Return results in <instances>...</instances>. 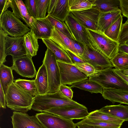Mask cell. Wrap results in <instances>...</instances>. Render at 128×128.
<instances>
[{"label": "cell", "instance_id": "obj_37", "mask_svg": "<svg viewBox=\"0 0 128 128\" xmlns=\"http://www.w3.org/2000/svg\"><path fill=\"white\" fill-rule=\"evenodd\" d=\"M8 34L6 33L1 27H0V66L6 61V44L5 37Z\"/></svg>", "mask_w": 128, "mask_h": 128}, {"label": "cell", "instance_id": "obj_36", "mask_svg": "<svg viewBox=\"0 0 128 128\" xmlns=\"http://www.w3.org/2000/svg\"><path fill=\"white\" fill-rule=\"evenodd\" d=\"M37 19L45 18L50 0H35Z\"/></svg>", "mask_w": 128, "mask_h": 128}, {"label": "cell", "instance_id": "obj_13", "mask_svg": "<svg viewBox=\"0 0 128 128\" xmlns=\"http://www.w3.org/2000/svg\"><path fill=\"white\" fill-rule=\"evenodd\" d=\"M64 22L74 40L83 46H90L84 27L70 13Z\"/></svg>", "mask_w": 128, "mask_h": 128}, {"label": "cell", "instance_id": "obj_45", "mask_svg": "<svg viewBox=\"0 0 128 128\" xmlns=\"http://www.w3.org/2000/svg\"><path fill=\"white\" fill-rule=\"evenodd\" d=\"M6 98L5 95L4 91L2 87V86L0 84V106L4 108H6Z\"/></svg>", "mask_w": 128, "mask_h": 128}, {"label": "cell", "instance_id": "obj_18", "mask_svg": "<svg viewBox=\"0 0 128 128\" xmlns=\"http://www.w3.org/2000/svg\"><path fill=\"white\" fill-rule=\"evenodd\" d=\"M52 27L51 34L49 38L65 50H69L78 57V54L74 46L71 38L54 27Z\"/></svg>", "mask_w": 128, "mask_h": 128}, {"label": "cell", "instance_id": "obj_12", "mask_svg": "<svg viewBox=\"0 0 128 128\" xmlns=\"http://www.w3.org/2000/svg\"><path fill=\"white\" fill-rule=\"evenodd\" d=\"M47 112L65 118L72 120L84 119L86 118L90 113L87 108L66 106L54 108L46 111Z\"/></svg>", "mask_w": 128, "mask_h": 128}, {"label": "cell", "instance_id": "obj_17", "mask_svg": "<svg viewBox=\"0 0 128 128\" xmlns=\"http://www.w3.org/2000/svg\"><path fill=\"white\" fill-rule=\"evenodd\" d=\"M52 28L46 18L42 19L34 18L30 29L38 38L42 39L49 38Z\"/></svg>", "mask_w": 128, "mask_h": 128}, {"label": "cell", "instance_id": "obj_48", "mask_svg": "<svg viewBox=\"0 0 128 128\" xmlns=\"http://www.w3.org/2000/svg\"><path fill=\"white\" fill-rule=\"evenodd\" d=\"M10 0H6V1L3 9L0 13V15L1 16L2 14L8 8L10 7Z\"/></svg>", "mask_w": 128, "mask_h": 128}, {"label": "cell", "instance_id": "obj_38", "mask_svg": "<svg viewBox=\"0 0 128 128\" xmlns=\"http://www.w3.org/2000/svg\"><path fill=\"white\" fill-rule=\"evenodd\" d=\"M73 64L88 77L93 74L96 71L92 65L87 62L74 63Z\"/></svg>", "mask_w": 128, "mask_h": 128}, {"label": "cell", "instance_id": "obj_9", "mask_svg": "<svg viewBox=\"0 0 128 128\" xmlns=\"http://www.w3.org/2000/svg\"><path fill=\"white\" fill-rule=\"evenodd\" d=\"M36 116L45 128H76L72 120L68 119L46 112L36 114Z\"/></svg>", "mask_w": 128, "mask_h": 128}, {"label": "cell", "instance_id": "obj_23", "mask_svg": "<svg viewBox=\"0 0 128 128\" xmlns=\"http://www.w3.org/2000/svg\"><path fill=\"white\" fill-rule=\"evenodd\" d=\"M121 13L120 9L106 12H100L97 30L104 32L121 15Z\"/></svg>", "mask_w": 128, "mask_h": 128}, {"label": "cell", "instance_id": "obj_50", "mask_svg": "<svg viewBox=\"0 0 128 128\" xmlns=\"http://www.w3.org/2000/svg\"><path fill=\"white\" fill-rule=\"evenodd\" d=\"M6 0H0V13L2 11L5 3Z\"/></svg>", "mask_w": 128, "mask_h": 128}, {"label": "cell", "instance_id": "obj_29", "mask_svg": "<svg viewBox=\"0 0 128 128\" xmlns=\"http://www.w3.org/2000/svg\"><path fill=\"white\" fill-rule=\"evenodd\" d=\"M122 20V16L121 15L103 32L112 40L118 42Z\"/></svg>", "mask_w": 128, "mask_h": 128}, {"label": "cell", "instance_id": "obj_27", "mask_svg": "<svg viewBox=\"0 0 128 128\" xmlns=\"http://www.w3.org/2000/svg\"><path fill=\"white\" fill-rule=\"evenodd\" d=\"M96 6L93 8L100 12H106L120 9V0H93Z\"/></svg>", "mask_w": 128, "mask_h": 128}, {"label": "cell", "instance_id": "obj_5", "mask_svg": "<svg viewBox=\"0 0 128 128\" xmlns=\"http://www.w3.org/2000/svg\"><path fill=\"white\" fill-rule=\"evenodd\" d=\"M42 62L46 66L48 77V85L47 93H54L59 90L61 84L60 71L56 59L48 48Z\"/></svg>", "mask_w": 128, "mask_h": 128}, {"label": "cell", "instance_id": "obj_35", "mask_svg": "<svg viewBox=\"0 0 128 128\" xmlns=\"http://www.w3.org/2000/svg\"><path fill=\"white\" fill-rule=\"evenodd\" d=\"M46 18L52 27L70 38L74 40L64 21H60L48 14L46 16Z\"/></svg>", "mask_w": 128, "mask_h": 128}, {"label": "cell", "instance_id": "obj_32", "mask_svg": "<svg viewBox=\"0 0 128 128\" xmlns=\"http://www.w3.org/2000/svg\"><path fill=\"white\" fill-rule=\"evenodd\" d=\"M70 11H80L91 8L96 6L93 0H68Z\"/></svg>", "mask_w": 128, "mask_h": 128}, {"label": "cell", "instance_id": "obj_11", "mask_svg": "<svg viewBox=\"0 0 128 128\" xmlns=\"http://www.w3.org/2000/svg\"><path fill=\"white\" fill-rule=\"evenodd\" d=\"M32 58L28 55L12 58L13 64L11 68L12 70L22 77L31 78L34 77L37 72Z\"/></svg>", "mask_w": 128, "mask_h": 128}, {"label": "cell", "instance_id": "obj_20", "mask_svg": "<svg viewBox=\"0 0 128 128\" xmlns=\"http://www.w3.org/2000/svg\"><path fill=\"white\" fill-rule=\"evenodd\" d=\"M102 96L112 103L118 102L128 105V90L103 89Z\"/></svg>", "mask_w": 128, "mask_h": 128}, {"label": "cell", "instance_id": "obj_4", "mask_svg": "<svg viewBox=\"0 0 128 128\" xmlns=\"http://www.w3.org/2000/svg\"><path fill=\"white\" fill-rule=\"evenodd\" d=\"M0 27L4 31L12 37L23 36L31 30L7 9L0 16Z\"/></svg>", "mask_w": 128, "mask_h": 128}, {"label": "cell", "instance_id": "obj_19", "mask_svg": "<svg viewBox=\"0 0 128 128\" xmlns=\"http://www.w3.org/2000/svg\"><path fill=\"white\" fill-rule=\"evenodd\" d=\"M10 7L15 16L22 20L30 29L33 18L28 13L25 4L22 0H10Z\"/></svg>", "mask_w": 128, "mask_h": 128}, {"label": "cell", "instance_id": "obj_51", "mask_svg": "<svg viewBox=\"0 0 128 128\" xmlns=\"http://www.w3.org/2000/svg\"><path fill=\"white\" fill-rule=\"evenodd\" d=\"M121 72L124 75L128 76V68L123 70Z\"/></svg>", "mask_w": 128, "mask_h": 128}, {"label": "cell", "instance_id": "obj_3", "mask_svg": "<svg viewBox=\"0 0 128 128\" xmlns=\"http://www.w3.org/2000/svg\"><path fill=\"white\" fill-rule=\"evenodd\" d=\"M89 79L96 82L103 89L128 90V84L116 74L112 68L96 71Z\"/></svg>", "mask_w": 128, "mask_h": 128}, {"label": "cell", "instance_id": "obj_6", "mask_svg": "<svg viewBox=\"0 0 128 128\" xmlns=\"http://www.w3.org/2000/svg\"><path fill=\"white\" fill-rule=\"evenodd\" d=\"M83 46V53L79 57L92 65L96 71L114 67L110 60L102 53L95 50L88 46Z\"/></svg>", "mask_w": 128, "mask_h": 128}, {"label": "cell", "instance_id": "obj_30", "mask_svg": "<svg viewBox=\"0 0 128 128\" xmlns=\"http://www.w3.org/2000/svg\"><path fill=\"white\" fill-rule=\"evenodd\" d=\"M86 118L96 120L110 122L122 125L124 121L113 117L96 110L90 113Z\"/></svg>", "mask_w": 128, "mask_h": 128}, {"label": "cell", "instance_id": "obj_47", "mask_svg": "<svg viewBox=\"0 0 128 128\" xmlns=\"http://www.w3.org/2000/svg\"><path fill=\"white\" fill-rule=\"evenodd\" d=\"M119 52H124L128 54V45L124 43L120 44Z\"/></svg>", "mask_w": 128, "mask_h": 128}, {"label": "cell", "instance_id": "obj_26", "mask_svg": "<svg viewBox=\"0 0 128 128\" xmlns=\"http://www.w3.org/2000/svg\"><path fill=\"white\" fill-rule=\"evenodd\" d=\"M12 70L11 67L4 64L0 66V83L5 95L10 86L14 82Z\"/></svg>", "mask_w": 128, "mask_h": 128}, {"label": "cell", "instance_id": "obj_33", "mask_svg": "<svg viewBox=\"0 0 128 128\" xmlns=\"http://www.w3.org/2000/svg\"><path fill=\"white\" fill-rule=\"evenodd\" d=\"M110 60L116 69L122 71L128 68V54L126 53L119 52Z\"/></svg>", "mask_w": 128, "mask_h": 128}, {"label": "cell", "instance_id": "obj_22", "mask_svg": "<svg viewBox=\"0 0 128 128\" xmlns=\"http://www.w3.org/2000/svg\"><path fill=\"white\" fill-rule=\"evenodd\" d=\"M98 110L125 121H128V106L121 105H106Z\"/></svg>", "mask_w": 128, "mask_h": 128}, {"label": "cell", "instance_id": "obj_41", "mask_svg": "<svg viewBox=\"0 0 128 128\" xmlns=\"http://www.w3.org/2000/svg\"><path fill=\"white\" fill-rule=\"evenodd\" d=\"M59 90L62 94L66 97L72 100L73 96V93L71 86L69 87L66 85L61 84Z\"/></svg>", "mask_w": 128, "mask_h": 128}, {"label": "cell", "instance_id": "obj_42", "mask_svg": "<svg viewBox=\"0 0 128 128\" xmlns=\"http://www.w3.org/2000/svg\"><path fill=\"white\" fill-rule=\"evenodd\" d=\"M120 8L123 16L128 20V0H120Z\"/></svg>", "mask_w": 128, "mask_h": 128}, {"label": "cell", "instance_id": "obj_39", "mask_svg": "<svg viewBox=\"0 0 128 128\" xmlns=\"http://www.w3.org/2000/svg\"><path fill=\"white\" fill-rule=\"evenodd\" d=\"M127 41H128V20L122 24L118 42L120 44H123Z\"/></svg>", "mask_w": 128, "mask_h": 128}, {"label": "cell", "instance_id": "obj_24", "mask_svg": "<svg viewBox=\"0 0 128 128\" xmlns=\"http://www.w3.org/2000/svg\"><path fill=\"white\" fill-rule=\"evenodd\" d=\"M35 82L38 93L44 94L48 91V81L46 70L43 64L39 68L36 75Z\"/></svg>", "mask_w": 128, "mask_h": 128}, {"label": "cell", "instance_id": "obj_7", "mask_svg": "<svg viewBox=\"0 0 128 128\" xmlns=\"http://www.w3.org/2000/svg\"><path fill=\"white\" fill-rule=\"evenodd\" d=\"M42 104L46 110L55 108L66 106L86 108L66 97L59 89L54 93H47L45 94L42 99Z\"/></svg>", "mask_w": 128, "mask_h": 128}, {"label": "cell", "instance_id": "obj_34", "mask_svg": "<svg viewBox=\"0 0 128 128\" xmlns=\"http://www.w3.org/2000/svg\"><path fill=\"white\" fill-rule=\"evenodd\" d=\"M80 124H87L98 128H120L122 125L110 122L100 121L85 118L76 124L77 126Z\"/></svg>", "mask_w": 128, "mask_h": 128}, {"label": "cell", "instance_id": "obj_21", "mask_svg": "<svg viewBox=\"0 0 128 128\" xmlns=\"http://www.w3.org/2000/svg\"><path fill=\"white\" fill-rule=\"evenodd\" d=\"M42 40L47 48L54 54L57 60L68 64H74L66 51L54 42L49 38Z\"/></svg>", "mask_w": 128, "mask_h": 128}, {"label": "cell", "instance_id": "obj_15", "mask_svg": "<svg viewBox=\"0 0 128 128\" xmlns=\"http://www.w3.org/2000/svg\"><path fill=\"white\" fill-rule=\"evenodd\" d=\"M68 0H50L48 14L64 21L70 12Z\"/></svg>", "mask_w": 128, "mask_h": 128}, {"label": "cell", "instance_id": "obj_8", "mask_svg": "<svg viewBox=\"0 0 128 128\" xmlns=\"http://www.w3.org/2000/svg\"><path fill=\"white\" fill-rule=\"evenodd\" d=\"M57 60L60 71L61 84L70 85L88 79L73 64Z\"/></svg>", "mask_w": 128, "mask_h": 128}, {"label": "cell", "instance_id": "obj_31", "mask_svg": "<svg viewBox=\"0 0 128 128\" xmlns=\"http://www.w3.org/2000/svg\"><path fill=\"white\" fill-rule=\"evenodd\" d=\"M14 84L25 91L33 96L38 94L35 80H28L18 78L14 80Z\"/></svg>", "mask_w": 128, "mask_h": 128}, {"label": "cell", "instance_id": "obj_43", "mask_svg": "<svg viewBox=\"0 0 128 128\" xmlns=\"http://www.w3.org/2000/svg\"><path fill=\"white\" fill-rule=\"evenodd\" d=\"M71 40L74 48L78 54L79 57L83 53L84 51V46L82 45L75 40L72 39H71Z\"/></svg>", "mask_w": 128, "mask_h": 128}, {"label": "cell", "instance_id": "obj_10", "mask_svg": "<svg viewBox=\"0 0 128 128\" xmlns=\"http://www.w3.org/2000/svg\"><path fill=\"white\" fill-rule=\"evenodd\" d=\"M100 12L96 8L71 11L70 14L86 28L96 30Z\"/></svg>", "mask_w": 128, "mask_h": 128}, {"label": "cell", "instance_id": "obj_16", "mask_svg": "<svg viewBox=\"0 0 128 128\" xmlns=\"http://www.w3.org/2000/svg\"><path fill=\"white\" fill-rule=\"evenodd\" d=\"M24 36L10 37L7 34L5 38L6 56L10 55L12 58L19 57L27 55L23 46Z\"/></svg>", "mask_w": 128, "mask_h": 128}, {"label": "cell", "instance_id": "obj_1", "mask_svg": "<svg viewBox=\"0 0 128 128\" xmlns=\"http://www.w3.org/2000/svg\"><path fill=\"white\" fill-rule=\"evenodd\" d=\"M90 47L102 53L110 60L119 52V43L114 41L98 30L85 28Z\"/></svg>", "mask_w": 128, "mask_h": 128}, {"label": "cell", "instance_id": "obj_40", "mask_svg": "<svg viewBox=\"0 0 128 128\" xmlns=\"http://www.w3.org/2000/svg\"><path fill=\"white\" fill-rule=\"evenodd\" d=\"M24 4L27 11L32 17L36 18L37 12L35 0H26L24 1Z\"/></svg>", "mask_w": 128, "mask_h": 128}, {"label": "cell", "instance_id": "obj_44", "mask_svg": "<svg viewBox=\"0 0 128 128\" xmlns=\"http://www.w3.org/2000/svg\"><path fill=\"white\" fill-rule=\"evenodd\" d=\"M68 54L74 63H81L85 62L82 60L70 51L65 50Z\"/></svg>", "mask_w": 128, "mask_h": 128}, {"label": "cell", "instance_id": "obj_49", "mask_svg": "<svg viewBox=\"0 0 128 128\" xmlns=\"http://www.w3.org/2000/svg\"><path fill=\"white\" fill-rule=\"evenodd\" d=\"M78 128H98L87 124H80L77 126Z\"/></svg>", "mask_w": 128, "mask_h": 128}, {"label": "cell", "instance_id": "obj_28", "mask_svg": "<svg viewBox=\"0 0 128 128\" xmlns=\"http://www.w3.org/2000/svg\"><path fill=\"white\" fill-rule=\"evenodd\" d=\"M70 85H71V88H78L92 93H100L102 94L103 90V88L100 85L89 79L72 84Z\"/></svg>", "mask_w": 128, "mask_h": 128}, {"label": "cell", "instance_id": "obj_46", "mask_svg": "<svg viewBox=\"0 0 128 128\" xmlns=\"http://www.w3.org/2000/svg\"><path fill=\"white\" fill-rule=\"evenodd\" d=\"M114 71L124 80L128 84V76L124 74L121 71L115 68H113Z\"/></svg>", "mask_w": 128, "mask_h": 128}, {"label": "cell", "instance_id": "obj_25", "mask_svg": "<svg viewBox=\"0 0 128 128\" xmlns=\"http://www.w3.org/2000/svg\"><path fill=\"white\" fill-rule=\"evenodd\" d=\"M23 36V44L27 53L26 55L32 57L35 56L37 54L38 49V38L31 30Z\"/></svg>", "mask_w": 128, "mask_h": 128}, {"label": "cell", "instance_id": "obj_52", "mask_svg": "<svg viewBox=\"0 0 128 128\" xmlns=\"http://www.w3.org/2000/svg\"><path fill=\"white\" fill-rule=\"evenodd\" d=\"M124 44L128 45V41L126 42Z\"/></svg>", "mask_w": 128, "mask_h": 128}, {"label": "cell", "instance_id": "obj_2", "mask_svg": "<svg viewBox=\"0 0 128 128\" xmlns=\"http://www.w3.org/2000/svg\"><path fill=\"white\" fill-rule=\"evenodd\" d=\"M6 106L11 110L25 113L32 109L34 97L13 82L5 95Z\"/></svg>", "mask_w": 128, "mask_h": 128}, {"label": "cell", "instance_id": "obj_14", "mask_svg": "<svg viewBox=\"0 0 128 128\" xmlns=\"http://www.w3.org/2000/svg\"><path fill=\"white\" fill-rule=\"evenodd\" d=\"M11 117L13 128H45L35 116L14 111Z\"/></svg>", "mask_w": 128, "mask_h": 128}]
</instances>
